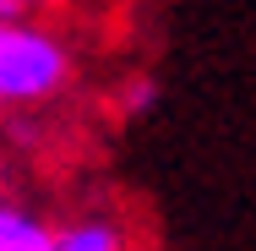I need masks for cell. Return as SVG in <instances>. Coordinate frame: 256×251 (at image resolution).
Here are the masks:
<instances>
[{
    "label": "cell",
    "mask_w": 256,
    "mask_h": 251,
    "mask_svg": "<svg viewBox=\"0 0 256 251\" xmlns=\"http://www.w3.org/2000/svg\"><path fill=\"white\" fill-rule=\"evenodd\" d=\"M66 77V55L33 28H0V99H38Z\"/></svg>",
    "instance_id": "6da1fadb"
},
{
    "label": "cell",
    "mask_w": 256,
    "mask_h": 251,
    "mask_svg": "<svg viewBox=\"0 0 256 251\" xmlns=\"http://www.w3.org/2000/svg\"><path fill=\"white\" fill-rule=\"evenodd\" d=\"M126 104H131V115H136V104H153V82H142V88H131V93H126Z\"/></svg>",
    "instance_id": "277c9868"
},
{
    "label": "cell",
    "mask_w": 256,
    "mask_h": 251,
    "mask_svg": "<svg viewBox=\"0 0 256 251\" xmlns=\"http://www.w3.org/2000/svg\"><path fill=\"white\" fill-rule=\"evenodd\" d=\"M54 251H120V235L109 224H76V229L54 235Z\"/></svg>",
    "instance_id": "3957f363"
},
{
    "label": "cell",
    "mask_w": 256,
    "mask_h": 251,
    "mask_svg": "<svg viewBox=\"0 0 256 251\" xmlns=\"http://www.w3.org/2000/svg\"><path fill=\"white\" fill-rule=\"evenodd\" d=\"M16 6H22V11H38V6H50V0H16Z\"/></svg>",
    "instance_id": "5b68a950"
},
{
    "label": "cell",
    "mask_w": 256,
    "mask_h": 251,
    "mask_svg": "<svg viewBox=\"0 0 256 251\" xmlns=\"http://www.w3.org/2000/svg\"><path fill=\"white\" fill-rule=\"evenodd\" d=\"M0 251H54V235L38 218H28L16 207H0Z\"/></svg>",
    "instance_id": "7a4b0ae2"
}]
</instances>
